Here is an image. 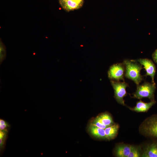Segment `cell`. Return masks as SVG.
<instances>
[{"instance_id":"2e32d148","label":"cell","mask_w":157,"mask_h":157,"mask_svg":"<svg viewBox=\"0 0 157 157\" xmlns=\"http://www.w3.org/2000/svg\"><path fill=\"white\" fill-rule=\"evenodd\" d=\"M91 124L97 127L103 129L108 127L101 123L98 116L93 120Z\"/></svg>"},{"instance_id":"5b68a950","label":"cell","mask_w":157,"mask_h":157,"mask_svg":"<svg viewBox=\"0 0 157 157\" xmlns=\"http://www.w3.org/2000/svg\"><path fill=\"white\" fill-rule=\"evenodd\" d=\"M124 66L122 63H117L110 67L108 72L110 79L117 81L124 80Z\"/></svg>"},{"instance_id":"9a60e30c","label":"cell","mask_w":157,"mask_h":157,"mask_svg":"<svg viewBox=\"0 0 157 157\" xmlns=\"http://www.w3.org/2000/svg\"><path fill=\"white\" fill-rule=\"evenodd\" d=\"M6 51L5 46L2 42L0 41V64L6 58Z\"/></svg>"},{"instance_id":"30bf717a","label":"cell","mask_w":157,"mask_h":157,"mask_svg":"<svg viewBox=\"0 0 157 157\" xmlns=\"http://www.w3.org/2000/svg\"><path fill=\"white\" fill-rule=\"evenodd\" d=\"M131 146L123 144L118 146L116 150V154L119 157H128L130 151Z\"/></svg>"},{"instance_id":"e0dca14e","label":"cell","mask_w":157,"mask_h":157,"mask_svg":"<svg viewBox=\"0 0 157 157\" xmlns=\"http://www.w3.org/2000/svg\"><path fill=\"white\" fill-rule=\"evenodd\" d=\"M140 156V153L138 149L131 146L130 151L128 157H138Z\"/></svg>"},{"instance_id":"ffe728a7","label":"cell","mask_w":157,"mask_h":157,"mask_svg":"<svg viewBox=\"0 0 157 157\" xmlns=\"http://www.w3.org/2000/svg\"></svg>"},{"instance_id":"5bb4252c","label":"cell","mask_w":157,"mask_h":157,"mask_svg":"<svg viewBox=\"0 0 157 157\" xmlns=\"http://www.w3.org/2000/svg\"><path fill=\"white\" fill-rule=\"evenodd\" d=\"M8 131H0V151L3 150L7 138Z\"/></svg>"},{"instance_id":"52a82bcc","label":"cell","mask_w":157,"mask_h":157,"mask_svg":"<svg viewBox=\"0 0 157 157\" xmlns=\"http://www.w3.org/2000/svg\"><path fill=\"white\" fill-rule=\"evenodd\" d=\"M135 61L144 66L146 72V75L150 76L151 78L152 83L155 84L154 78L156 72V67L152 61L147 58H140Z\"/></svg>"},{"instance_id":"9c48e42d","label":"cell","mask_w":157,"mask_h":157,"mask_svg":"<svg viewBox=\"0 0 157 157\" xmlns=\"http://www.w3.org/2000/svg\"><path fill=\"white\" fill-rule=\"evenodd\" d=\"M155 103L154 100L149 103H145L140 100L136 103V106L133 108V110L139 112H147Z\"/></svg>"},{"instance_id":"8992f818","label":"cell","mask_w":157,"mask_h":157,"mask_svg":"<svg viewBox=\"0 0 157 157\" xmlns=\"http://www.w3.org/2000/svg\"><path fill=\"white\" fill-rule=\"evenodd\" d=\"M62 8L67 12L78 9L83 6L84 0H58Z\"/></svg>"},{"instance_id":"ba28073f","label":"cell","mask_w":157,"mask_h":157,"mask_svg":"<svg viewBox=\"0 0 157 157\" xmlns=\"http://www.w3.org/2000/svg\"><path fill=\"white\" fill-rule=\"evenodd\" d=\"M88 130L90 134L95 137L106 139L104 129L97 127L91 124L89 126Z\"/></svg>"},{"instance_id":"6da1fadb","label":"cell","mask_w":157,"mask_h":157,"mask_svg":"<svg viewBox=\"0 0 157 157\" xmlns=\"http://www.w3.org/2000/svg\"><path fill=\"white\" fill-rule=\"evenodd\" d=\"M123 64L126 68L125 76L139 85L142 79L140 73L142 68L141 64L135 62L134 60H124Z\"/></svg>"},{"instance_id":"4fadbf2b","label":"cell","mask_w":157,"mask_h":157,"mask_svg":"<svg viewBox=\"0 0 157 157\" xmlns=\"http://www.w3.org/2000/svg\"><path fill=\"white\" fill-rule=\"evenodd\" d=\"M101 123L107 127L113 124V122L111 116L108 114L104 113L98 116Z\"/></svg>"},{"instance_id":"8fae6325","label":"cell","mask_w":157,"mask_h":157,"mask_svg":"<svg viewBox=\"0 0 157 157\" xmlns=\"http://www.w3.org/2000/svg\"><path fill=\"white\" fill-rule=\"evenodd\" d=\"M118 129L119 126L116 124H113L104 129L106 139L110 140L114 138L117 134Z\"/></svg>"},{"instance_id":"3957f363","label":"cell","mask_w":157,"mask_h":157,"mask_svg":"<svg viewBox=\"0 0 157 157\" xmlns=\"http://www.w3.org/2000/svg\"><path fill=\"white\" fill-rule=\"evenodd\" d=\"M111 84L114 91V97L117 101L119 104L125 106L124 97L126 95V88L128 84L124 82H120L111 81Z\"/></svg>"},{"instance_id":"7a4b0ae2","label":"cell","mask_w":157,"mask_h":157,"mask_svg":"<svg viewBox=\"0 0 157 157\" xmlns=\"http://www.w3.org/2000/svg\"><path fill=\"white\" fill-rule=\"evenodd\" d=\"M156 89L155 84L146 82L138 85L137 90L133 94L134 98L140 99L147 98L151 101L154 100V93Z\"/></svg>"},{"instance_id":"ac0fdd59","label":"cell","mask_w":157,"mask_h":157,"mask_svg":"<svg viewBox=\"0 0 157 157\" xmlns=\"http://www.w3.org/2000/svg\"><path fill=\"white\" fill-rule=\"evenodd\" d=\"M10 127L8 123L4 120L0 119V131H4L8 130V129Z\"/></svg>"},{"instance_id":"277c9868","label":"cell","mask_w":157,"mask_h":157,"mask_svg":"<svg viewBox=\"0 0 157 157\" xmlns=\"http://www.w3.org/2000/svg\"><path fill=\"white\" fill-rule=\"evenodd\" d=\"M142 130L147 135L157 137V115L147 119L142 125Z\"/></svg>"},{"instance_id":"7c38bea8","label":"cell","mask_w":157,"mask_h":157,"mask_svg":"<svg viewBox=\"0 0 157 157\" xmlns=\"http://www.w3.org/2000/svg\"><path fill=\"white\" fill-rule=\"evenodd\" d=\"M144 157H157V143H153L148 146L142 155Z\"/></svg>"},{"instance_id":"d6986e66","label":"cell","mask_w":157,"mask_h":157,"mask_svg":"<svg viewBox=\"0 0 157 157\" xmlns=\"http://www.w3.org/2000/svg\"><path fill=\"white\" fill-rule=\"evenodd\" d=\"M152 57L154 61L157 63V49L153 53Z\"/></svg>"}]
</instances>
